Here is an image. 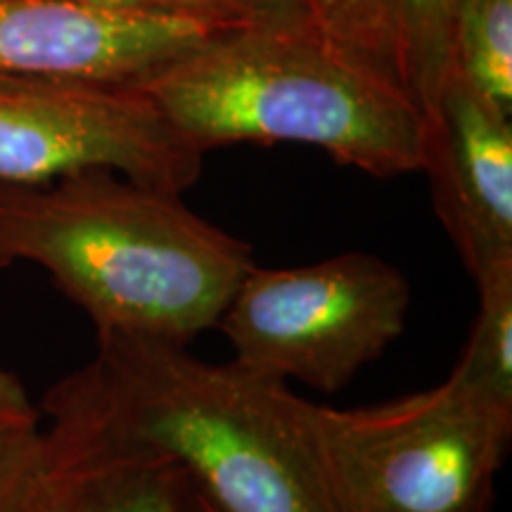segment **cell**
<instances>
[{"label": "cell", "mask_w": 512, "mask_h": 512, "mask_svg": "<svg viewBox=\"0 0 512 512\" xmlns=\"http://www.w3.org/2000/svg\"><path fill=\"white\" fill-rule=\"evenodd\" d=\"M48 271L95 330L188 344L216 328L254 264L252 247L178 192L93 169L46 185H0V268Z\"/></svg>", "instance_id": "1"}, {"label": "cell", "mask_w": 512, "mask_h": 512, "mask_svg": "<svg viewBox=\"0 0 512 512\" xmlns=\"http://www.w3.org/2000/svg\"><path fill=\"white\" fill-rule=\"evenodd\" d=\"M138 86L204 155L302 143L375 178L420 171V107L311 17L235 24Z\"/></svg>", "instance_id": "2"}, {"label": "cell", "mask_w": 512, "mask_h": 512, "mask_svg": "<svg viewBox=\"0 0 512 512\" xmlns=\"http://www.w3.org/2000/svg\"><path fill=\"white\" fill-rule=\"evenodd\" d=\"M83 368L121 430L221 512H337L287 384L119 330L98 332Z\"/></svg>", "instance_id": "3"}, {"label": "cell", "mask_w": 512, "mask_h": 512, "mask_svg": "<svg viewBox=\"0 0 512 512\" xmlns=\"http://www.w3.org/2000/svg\"><path fill=\"white\" fill-rule=\"evenodd\" d=\"M297 408L337 512H491L512 411L453 377L375 406Z\"/></svg>", "instance_id": "4"}, {"label": "cell", "mask_w": 512, "mask_h": 512, "mask_svg": "<svg viewBox=\"0 0 512 512\" xmlns=\"http://www.w3.org/2000/svg\"><path fill=\"white\" fill-rule=\"evenodd\" d=\"M411 285L375 254L294 268L249 266L219 328L240 366L335 394L403 335Z\"/></svg>", "instance_id": "5"}, {"label": "cell", "mask_w": 512, "mask_h": 512, "mask_svg": "<svg viewBox=\"0 0 512 512\" xmlns=\"http://www.w3.org/2000/svg\"><path fill=\"white\" fill-rule=\"evenodd\" d=\"M202 164L138 81L0 74V185L105 169L183 195Z\"/></svg>", "instance_id": "6"}, {"label": "cell", "mask_w": 512, "mask_h": 512, "mask_svg": "<svg viewBox=\"0 0 512 512\" xmlns=\"http://www.w3.org/2000/svg\"><path fill=\"white\" fill-rule=\"evenodd\" d=\"M48 425L15 512H185L190 479L102 406L86 368L43 399Z\"/></svg>", "instance_id": "7"}, {"label": "cell", "mask_w": 512, "mask_h": 512, "mask_svg": "<svg viewBox=\"0 0 512 512\" xmlns=\"http://www.w3.org/2000/svg\"><path fill=\"white\" fill-rule=\"evenodd\" d=\"M228 27L76 0H0V74L143 81Z\"/></svg>", "instance_id": "8"}, {"label": "cell", "mask_w": 512, "mask_h": 512, "mask_svg": "<svg viewBox=\"0 0 512 512\" xmlns=\"http://www.w3.org/2000/svg\"><path fill=\"white\" fill-rule=\"evenodd\" d=\"M422 174L441 226L472 278L512 261V121L448 74L425 117Z\"/></svg>", "instance_id": "9"}, {"label": "cell", "mask_w": 512, "mask_h": 512, "mask_svg": "<svg viewBox=\"0 0 512 512\" xmlns=\"http://www.w3.org/2000/svg\"><path fill=\"white\" fill-rule=\"evenodd\" d=\"M453 0H311V19L396 83L427 117L451 69Z\"/></svg>", "instance_id": "10"}, {"label": "cell", "mask_w": 512, "mask_h": 512, "mask_svg": "<svg viewBox=\"0 0 512 512\" xmlns=\"http://www.w3.org/2000/svg\"><path fill=\"white\" fill-rule=\"evenodd\" d=\"M451 69L512 117V0H453Z\"/></svg>", "instance_id": "11"}, {"label": "cell", "mask_w": 512, "mask_h": 512, "mask_svg": "<svg viewBox=\"0 0 512 512\" xmlns=\"http://www.w3.org/2000/svg\"><path fill=\"white\" fill-rule=\"evenodd\" d=\"M479 311L451 377L467 392L512 411V261L477 275Z\"/></svg>", "instance_id": "12"}, {"label": "cell", "mask_w": 512, "mask_h": 512, "mask_svg": "<svg viewBox=\"0 0 512 512\" xmlns=\"http://www.w3.org/2000/svg\"><path fill=\"white\" fill-rule=\"evenodd\" d=\"M41 411L22 380L0 368V512H15L41 441Z\"/></svg>", "instance_id": "13"}, {"label": "cell", "mask_w": 512, "mask_h": 512, "mask_svg": "<svg viewBox=\"0 0 512 512\" xmlns=\"http://www.w3.org/2000/svg\"><path fill=\"white\" fill-rule=\"evenodd\" d=\"M93 8L121 12H164V15H188L209 19L216 24H245L256 22L242 15L228 0H76Z\"/></svg>", "instance_id": "14"}, {"label": "cell", "mask_w": 512, "mask_h": 512, "mask_svg": "<svg viewBox=\"0 0 512 512\" xmlns=\"http://www.w3.org/2000/svg\"><path fill=\"white\" fill-rule=\"evenodd\" d=\"M228 3L256 22L311 17V0H228Z\"/></svg>", "instance_id": "15"}, {"label": "cell", "mask_w": 512, "mask_h": 512, "mask_svg": "<svg viewBox=\"0 0 512 512\" xmlns=\"http://www.w3.org/2000/svg\"><path fill=\"white\" fill-rule=\"evenodd\" d=\"M185 512H221V510L216 508V505L211 503L207 496L200 494V491H197L195 486L190 484V491H188V510H185Z\"/></svg>", "instance_id": "16"}]
</instances>
